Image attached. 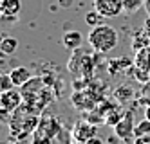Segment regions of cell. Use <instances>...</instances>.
<instances>
[{
    "label": "cell",
    "instance_id": "cell-1",
    "mask_svg": "<svg viewBox=\"0 0 150 144\" xmlns=\"http://www.w3.org/2000/svg\"><path fill=\"white\" fill-rule=\"evenodd\" d=\"M89 45L96 51V52H110L116 45H117V32L114 27L110 25H98L92 27V31L89 32Z\"/></svg>",
    "mask_w": 150,
    "mask_h": 144
},
{
    "label": "cell",
    "instance_id": "cell-2",
    "mask_svg": "<svg viewBox=\"0 0 150 144\" xmlns=\"http://www.w3.org/2000/svg\"><path fill=\"white\" fill-rule=\"evenodd\" d=\"M92 69H94V63H92V56L85 52H74L72 58L69 61V70L71 74H81L83 77H87L92 74Z\"/></svg>",
    "mask_w": 150,
    "mask_h": 144
},
{
    "label": "cell",
    "instance_id": "cell-3",
    "mask_svg": "<svg viewBox=\"0 0 150 144\" xmlns=\"http://www.w3.org/2000/svg\"><path fill=\"white\" fill-rule=\"evenodd\" d=\"M92 6L105 18H116L121 15V11H125L123 0H92Z\"/></svg>",
    "mask_w": 150,
    "mask_h": 144
},
{
    "label": "cell",
    "instance_id": "cell-4",
    "mask_svg": "<svg viewBox=\"0 0 150 144\" xmlns=\"http://www.w3.org/2000/svg\"><path fill=\"white\" fill-rule=\"evenodd\" d=\"M134 114L132 112H125V117L114 126V133L116 137L123 140V142H128L132 137H134Z\"/></svg>",
    "mask_w": 150,
    "mask_h": 144
},
{
    "label": "cell",
    "instance_id": "cell-5",
    "mask_svg": "<svg viewBox=\"0 0 150 144\" xmlns=\"http://www.w3.org/2000/svg\"><path fill=\"white\" fill-rule=\"evenodd\" d=\"M96 133H98V126L89 123L87 119L78 121V123L74 124V128H72V137H74L76 142H87L89 139L96 137Z\"/></svg>",
    "mask_w": 150,
    "mask_h": 144
},
{
    "label": "cell",
    "instance_id": "cell-6",
    "mask_svg": "<svg viewBox=\"0 0 150 144\" xmlns=\"http://www.w3.org/2000/svg\"><path fill=\"white\" fill-rule=\"evenodd\" d=\"M71 103L76 110H80V112H91V110H94L98 106V103L94 101V97L87 90H76L71 96Z\"/></svg>",
    "mask_w": 150,
    "mask_h": 144
},
{
    "label": "cell",
    "instance_id": "cell-7",
    "mask_svg": "<svg viewBox=\"0 0 150 144\" xmlns=\"http://www.w3.org/2000/svg\"><path fill=\"white\" fill-rule=\"evenodd\" d=\"M22 101H24L22 92L15 90V88H13V90H7V92H2V96H0V105H2L4 114L18 110L20 105H22Z\"/></svg>",
    "mask_w": 150,
    "mask_h": 144
},
{
    "label": "cell",
    "instance_id": "cell-8",
    "mask_svg": "<svg viewBox=\"0 0 150 144\" xmlns=\"http://www.w3.org/2000/svg\"><path fill=\"white\" fill-rule=\"evenodd\" d=\"M0 9H2L4 18L16 20L20 9H22V2H20V0H2V2H0Z\"/></svg>",
    "mask_w": 150,
    "mask_h": 144
},
{
    "label": "cell",
    "instance_id": "cell-9",
    "mask_svg": "<svg viewBox=\"0 0 150 144\" xmlns=\"http://www.w3.org/2000/svg\"><path fill=\"white\" fill-rule=\"evenodd\" d=\"M62 41H63V47H65V49H69V51H78L80 45L83 43V36H81L80 31H67L65 34H63Z\"/></svg>",
    "mask_w": 150,
    "mask_h": 144
},
{
    "label": "cell",
    "instance_id": "cell-10",
    "mask_svg": "<svg viewBox=\"0 0 150 144\" xmlns=\"http://www.w3.org/2000/svg\"><path fill=\"white\" fill-rule=\"evenodd\" d=\"M9 76H11V79H13V83H15V86H24L31 77V72H29V69H25V67H16V69H13L11 72H9Z\"/></svg>",
    "mask_w": 150,
    "mask_h": 144
},
{
    "label": "cell",
    "instance_id": "cell-11",
    "mask_svg": "<svg viewBox=\"0 0 150 144\" xmlns=\"http://www.w3.org/2000/svg\"><path fill=\"white\" fill-rule=\"evenodd\" d=\"M114 97L117 99L120 105H125L127 101H130L134 97V90L128 85H120V86H116V90H114Z\"/></svg>",
    "mask_w": 150,
    "mask_h": 144
},
{
    "label": "cell",
    "instance_id": "cell-12",
    "mask_svg": "<svg viewBox=\"0 0 150 144\" xmlns=\"http://www.w3.org/2000/svg\"><path fill=\"white\" fill-rule=\"evenodd\" d=\"M87 92L94 97L96 103L105 101V86H103V83L100 85L98 81H89V85H87Z\"/></svg>",
    "mask_w": 150,
    "mask_h": 144
},
{
    "label": "cell",
    "instance_id": "cell-13",
    "mask_svg": "<svg viewBox=\"0 0 150 144\" xmlns=\"http://www.w3.org/2000/svg\"><path fill=\"white\" fill-rule=\"evenodd\" d=\"M18 49V40L13 36H6L2 41H0V51L4 54H15V51Z\"/></svg>",
    "mask_w": 150,
    "mask_h": 144
},
{
    "label": "cell",
    "instance_id": "cell-14",
    "mask_svg": "<svg viewBox=\"0 0 150 144\" xmlns=\"http://www.w3.org/2000/svg\"><path fill=\"white\" fill-rule=\"evenodd\" d=\"M123 117H125V112H123V110H121L120 106H117L116 110H112V112H110L109 115L105 117V124H107V126H112V128H114V126H116L117 123H120V121H121Z\"/></svg>",
    "mask_w": 150,
    "mask_h": 144
},
{
    "label": "cell",
    "instance_id": "cell-15",
    "mask_svg": "<svg viewBox=\"0 0 150 144\" xmlns=\"http://www.w3.org/2000/svg\"><path fill=\"white\" fill-rule=\"evenodd\" d=\"M103 15H100L96 9H92L91 13H87L85 15V22H87V25H91V27H98V25H103Z\"/></svg>",
    "mask_w": 150,
    "mask_h": 144
},
{
    "label": "cell",
    "instance_id": "cell-16",
    "mask_svg": "<svg viewBox=\"0 0 150 144\" xmlns=\"http://www.w3.org/2000/svg\"><path fill=\"white\" fill-rule=\"evenodd\" d=\"M143 135H150V121L145 117L143 121H139L134 128V139L136 137H143Z\"/></svg>",
    "mask_w": 150,
    "mask_h": 144
},
{
    "label": "cell",
    "instance_id": "cell-17",
    "mask_svg": "<svg viewBox=\"0 0 150 144\" xmlns=\"http://www.w3.org/2000/svg\"><path fill=\"white\" fill-rule=\"evenodd\" d=\"M132 74H134V79L137 81V83H146L148 79H150V72L148 70H145V69H139V67H132Z\"/></svg>",
    "mask_w": 150,
    "mask_h": 144
},
{
    "label": "cell",
    "instance_id": "cell-18",
    "mask_svg": "<svg viewBox=\"0 0 150 144\" xmlns=\"http://www.w3.org/2000/svg\"><path fill=\"white\" fill-rule=\"evenodd\" d=\"M145 4V0H123V6L127 13H136L137 9H141Z\"/></svg>",
    "mask_w": 150,
    "mask_h": 144
},
{
    "label": "cell",
    "instance_id": "cell-19",
    "mask_svg": "<svg viewBox=\"0 0 150 144\" xmlns=\"http://www.w3.org/2000/svg\"><path fill=\"white\" fill-rule=\"evenodd\" d=\"M15 88V83L11 79V76L9 74H4L2 76V79H0V90L2 92H7V90H13Z\"/></svg>",
    "mask_w": 150,
    "mask_h": 144
},
{
    "label": "cell",
    "instance_id": "cell-20",
    "mask_svg": "<svg viewBox=\"0 0 150 144\" xmlns=\"http://www.w3.org/2000/svg\"><path fill=\"white\" fill-rule=\"evenodd\" d=\"M134 144H150V135H143V137H136Z\"/></svg>",
    "mask_w": 150,
    "mask_h": 144
},
{
    "label": "cell",
    "instance_id": "cell-21",
    "mask_svg": "<svg viewBox=\"0 0 150 144\" xmlns=\"http://www.w3.org/2000/svg\"><path fill=\"white\" fill-rule=\"evenodd\" d=\"M137 103L141 105V106H145V108H148V106H150V96H141Z\"/></svg>",
    "mask_w": 150,
    "mask_h": 144
},
{
    "label": "cell",
    "instance_id": "cell-22",
    "mask_svg": "<svg viewBox=\"0 0 150 144\" xmlns=\"http://www.w3.org/2000/svg\"><path fill=\"white\" fill-rule=\"evenodd\" d=\"M141 96H150V79L146 83H143V86H141Z\"/></svg>",
    "mask_w": 150,
    "mask_h": 144
},
{
    "label": "cell",
    "instance_id": "cell-23",
    "mask_svg": "<svg viewBox=\"0 0 150 144\" xmlns=\"http://www.w3.org/2000/svg\"><path fill=\"white\" fill-rule=\"evenodd\" d=\"M85 144H103V140H101L100 137H92V139H89Z\"/></svg>",
    "mask_w": 150,
    "mask_h": 144
},
{
    "label": "cell",
    "instance_id": "cell-24",
    "mask_svg": "<svg viewBox=\"0 0 150 144\" xmlns=\"http://www.w3.org/2000/svg\"><path fill=\"white\" fill-rule=\"evenodd\" d=\"M60 6H63V7H69V6H71V0H60Z\"/></svg>",
    "mask_w": 150,
    "mask_h": 144
},
{
    "label": "cell",
    "instance_id": "cell-25",
    "mask_svg": "<svg viewBox=\"0 0 150 144\" xmlns=\"http://www.w3.org/2000/svg\"><path fill=\"white\" fill-rule=\"evenodd\" d=\"M145 117L150 121V106H148V108H145Z\"/></svg>",
    "mask_w": 150,
    "mask_h": 144
},
{
    "label": "cell",
    "instance_id": "cell-26",
    "mask_svg": "<svg viewBox=\"0 0 150 144\" xmlns=\"http://www.w3.org/2000/svg\"><path fill=\"white\" fill-rule=\"evenodd\" d=\"M145 6H146V9L150 11V0H145Z\"/></svg>",
    "mask_w": 150,
    "mask_h": 144
}]
</instances>
